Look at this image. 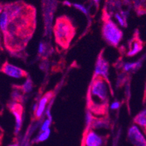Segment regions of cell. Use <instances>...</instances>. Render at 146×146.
Returning a JSON list of instances; mask_svg holds the SVG:
<instances>
[{
    "label": "cell",
    "instance_id": "cell-1",
    "mask_svg": "<svg viewBox=\"0 0 146 146\" xmlns=\"http://www.w3.org/2000/svg\"><path fill=\"white\" fill-rule=\"evenodd\" d=\"M9 17L7 27L2 33L5 48L11 53L23 51L35 29V10L23 2L4 6Z\"/></svg>",
    "mask_w": 146,
    "mask_h": 146
},
{
    "label": "cell",
    "instance_id": "cell-2",
    "mask_svg": "<svg viewBox=\"0 0 146 146\" xmlns=\"http://www.w3.org/2000/svg\"><path fill=\"white\" fill-rule=\"evenodd\" d=\"M108 80L102 76L94 77L88 92V106L91 112L104 115L108 103Z\"/></svg>",
    "mask_w": 146,
    "mask_h": 146
},
{
    "label": "cell",
    "instance_id": "cell-3",
    "mask_svg": "<svg viewBox=\"0 0 146 146\" xmlns=\"http://www.w3.org/2000/svg\"><path fill=\"white\" fill-rule=\"evenodd\" d=\"M53 35L57 45L64 49H66L75 35V27L67 17H59L55 23Z\"/></svg>",
    "mask_w": 146,
    "mask_h": 146
},
{
    "label": "cell",
    "instance_id": "cell-4",
    "mask_svg": "<svg viewBox=\"0 0 146 146\" xmlns=\"http://www.w3.org/2000/svg\"><path fill=\"white\" fill-rule=\"evenodd\" d=\"M102 35L107 43L113 47L118 46L123 38L122 31L110 18L105 19L103 21Z\"/></svg>",
    "mask_w": 146,
    "mask_h": 146
},
{
    "label": "cell",
    "instance_id": "cell-5",
    "mask_svg": "<svg viewBox=\"0 0 146 146\" xmlns=\"http://www.w3.org/2000/svg\"><path fill=\"white\" fill-rule=\"evenodd\" d=\"M128 139L134 146H146V138L137 125H133L129 129Z\"/></svg>",
    "mask_w": 146,
    "mask_h": 146
},
{
    "label": "cell",
    "instance_id": "cell-6",
    "mask_svg": "<svg viewBox=\"0 0 146 146\" xmlns=\"http://www.w3.org/2000/svg\"><path fill=\"white\" fill-rule=\"evenodd\" d=\"M0 71L7 76L14 78H23L28 76V73L23 69L5 62L0 68Z\"/></svg>",
    "mask_w": 146,
    "mask_h": 146
},
{
    "label": "cell",
    "instance_id": "cell-7",
    "mask_svg": "<svg viewBox=\"0 0 146 146\" xmlns=\"http://www.w3.org/2000/svg\"><path fill=\"white\" fill-rule=\"evenodd\" d=\"M105 143L104 138L94 130L90 129L86 132L83 146H102Z\"/></svg>",
    "mask_w": 146,
    "mask_h": 146
},
{
    "label": "cell",
    "instance_id": "cell-8",
    "mask_svg": "<svg viewBox=\"0 0 146 146\" xmlns=\"http://www.w3.org/2000/svg\"><path fill=\"white\" fill-rule=\"evenodd\" d=\"M10 110L11 113L15 117V134H18L21 129L22 117H23V108L20 103L13 102L10 106Z\"/></svg>",
    "mask_w": 146,
    "mask_h": 146
},
{
    "label": "cell",
    "instance_id": "cell-9",
    "mask_svg": "<svg viewBox=\"0 0 146 146\" xmlns=\"http://www.w3.org/2000/svg\"><path fill=\"white\" fill-rule=\"evenodd\" d=\"M108 70H109V64L105 58L100 55L97 59L95 68L94 76H102L106 80H108Z\"/></svg>",
    "mask_w": 146,
    "mask_h": 146
},
{
    "label": "cell",
    "instance_id": "cell-10",
    "mask_svg": "<svg viewBox=\"0 0 146 146\" xmlns=\"http://www.w3.org/2000/svg\"><path fill=\"white\" fill-rule=\"evenodd\" d=\"M143 42L139 38V36H134L129 42V50L127 52V56H134L143 50Z\"/></svg>",
    "mask_w": 146,
    "mask_h": 146
},
{
    "label": "cell",
    "instance_id": "cell-11",
    "mask_svg": "<svg viewBox=\"0 0 146 146\" xmlns=\"http://www.w3.org/2000/svg\"><path fill=\"white\" fill-rule=\"evenodd\" d=\"M53 92L50 91V92H48L47 94H45L40 99L39 104L37 105V107H36V111H35V116H36V118H41V116L44 113V110H45V108H46L47 105H48V103L49 102L50 99L53 97Z\"/></svg>",
    "mask_w": 146,
    "mask_h": 146
},
{
    "label": "cell",
    "instance_id": "cell-12",
    "mask_svg": "<svg viewBox=\"0 0 146 146\" xmlns=\"http://www.w3.org/2000/svg\"><path fill=\"white\" fill-rule=\"evenodd\" d=\"M134 122L139 127H141L145 133H146V109L137 115L134 119Z\"/></svg>",
    "mask_w": 146,
    "mask_h": 146
},
{
    "label": "cell",
    "instance_id": "cell-13",
    "mask_svg": "<svg viewBox=\"0 0 146 146\" xmlns=\"http://www.w3.org/2000/svg\"><path fill=\"white\" fill-rule=\"evenodd\" d=\"M18 88H19L21 91H23V92H26V93H28L32 91V88H33V82L31 80V78H29L28 80H27V81L24 83V84H23L21 87H17Z\"/></svg>",
    "mask_w": 146,
    "mask_h": 146
},
{
    "label": "cell",
    "instance_id": "cell-14",
    "mask_svg": "<svg viewBox=\"0 0 146 146\" xmlns=\"http://www.w3.org/2000/svg\"><path fill=\"white\" fill-rule=\"evenodd\" d=\"M50 135V129H48L46 130V131H42L40 135H39V136L36 138L35 142H36V143H42V142L45 141V140H47L48 138L49 137Z\"/></svg>",
    "mask_w": 146,
    "mask_h": 146
},
{
    "label": "cell",
    "instance_id": "cell-15",
    "mask_svg": "<svg viewBox=\"0 0 146 146\" xmlns=\"http://www.w3.org/2000/svg\"><path fill=\"white\" fill-rule=\"evenodd\" d=\"M91 126V127L94 128V129H100V128L108 127V123L106 121L101 119L98 120V121H93Z\"/></svg>",
    "mask_w": 146,
    "mask_h": 146
},
{
    "label": "cell",
    "instance_id": "cell-16",
    "mask_svg": "<svg viewBox=\"0 0 146 146\" xmlns=\"http://www.w3.org/2000/svg\"><path fill=\"white\" fill-rule=\"evenodd\" d=\"M115 19H116L117 21L119 23V24L121 26V27H126V20H125L124 15H123V14L116 13L115 14Z\"/></svg>",
    "mask_w": 146,
    "mask_h": 146
},
{
    "label": "cell",
    "instance_id": "cell-17",
    "mask_svg": "<svg viewBox=\"0 0 146 146\" xmlns=\"http://www.w3.org/2000/svg\"><path fill=\"white\" fill-rule=\"evenodd\" d=\"M72 6L74 7L77 9V10H80V12H82L83 13L86 14V15H88V10H87L86 7L83 6V5H80V4H78V3H75V4H72Z\"/></svg>",
    "mask_w": 146,
    "mask_h": 146
},
{
    "label": "cell",
    "instance_id": "cell-18",
    "mask_svg": "<svg viewBox=\"0 0 146 146\" xmlns=\"http://www.w3.org/2000/svg\"><path fill=\"white\" fill-rule=\"evenodd\" d=\"M137 66L138 63H126L123 66V68H124L125 71H129V70H132L137 68Z\"/></svg>",
    "mask_w": 146,
    "mask_h": 146
},
{
    "label": "cell",
    "instance_id": "cell-19",
    "mask_svg": "<svg viewBox=\"0 0 146 146\" xmlns=\"http://www.w3.org/2000/svg\"><path fill=\"white\" fill-rule=\"evenodd\" d=\"M50 123H51V119H47L44 121V123H42L41 126V131H44L48 130V129H50L49 126H50Z\"/></svg>",
    "mask_w": 146,
    "mask_h": 146
},
{
    "label": "cell",
    "instance_id": "cell-20",
    "mask_svg": "<svg viewBox=\"0 0 146 146\" xmlns=\"http://www.w3.org/2000/svg\"><path fill=\"white\" fill-rule=\"evenodd\" d=\"M120 107V102H114L111 105V109L113 110H116L118 109V108Z\"/></svg>",
    "mask_w": 146,
    "mask_h": 146
},
{
    "label": "cell",
    "instance_id": "cell-21",
    "mask_svg": "<svg viewBox=\"0 0 146 146\" xmlns=\"http://www.w3.org/2000/svg\"><path fill=\"white\" fill-rule=\"evenodd\" d=\"M45 50V46L43 43H40V47H39V53H44Z\"/></svg>",
    "mask_w": 146,
    "mask_h": 146
},
{
    "label": "cell",
    "instance_id": "cell-22",
    "mask_svg": "<svg viewBox=\"0 0 146 146\" xmlns=\"http://www.w3.org/2000/svg\"><path fill=\"white\" fill-rule=\"evenodd\" d=\"M3 10H4V5H2V4H0V15H1V14H2Z\"/></svg>",
    "mask_w": 146,
    "mask_h": 146
},
{
    "label": "cell",
    "instance_id": "cell-23",
    "mask_svg": "<svg viewBox=\"0 0 146 146\" xmlns=\"http://www.w3.org/2000/svg\"><path fill=\"white\" fill-rule=\"evenodd\" d=\"M8 146H19V145H18V143H12V144L9 145Z\"/></svg>",
    "mask_w": 146,
    "mask_h": 146
},
{
    "label": "cell",
    "instance_id": "cell-24",
    "mask_svg": "<svg viewBox=\"0 0 146 146\" xmlns=\"http://www.w3.org/2000/svg\"><path fill=\"white\" fill-rule=\"evenodd\" d=\"M93 1H94V2H95V3L98 4L99 2H100V0H93Z\"/></svg>",
    "mask_w": 146,
    "mask_h": 146
},
{
    "label": "cell",
    "instance_id": "cell-25",
    "mask_svg": "<svg viewBox=\"0 0 146 146\" xmlns=\"http://www.w3.org/2000/svg\"><path fill=\"white\" fill-rule=\"evenodd\" d=\"M0 50H2V45H1V42H0Z\"/></svg>",
    "mask_w": 146,
    "mask_h": 146
},
{
    "label": "cell",
    "instance_id": "cell-26",
    "mask_svg": "<svg viewBox=\"0 0 146 146\" xmlns=\"http://www.w3.org/2000/svg\"><path fill=\"white\" fill-rule=\"evenodd\" d=\"M24 146H28V145H24Z\"/></svg>",
    "mask_w": 146,
    "mask_h": 146
}]
</instances>
